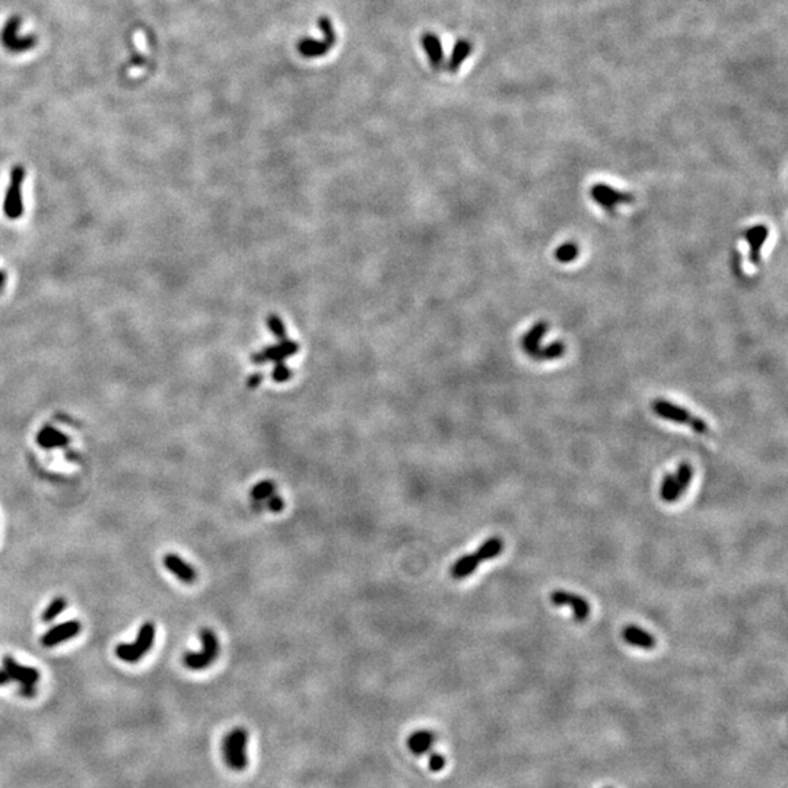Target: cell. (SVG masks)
I'll use <instances>...</instances> for the list:
<instances>
[{
    "label": "cell",
    "mask_w": 788,
    "mask_h": 788,
    "mask_svg": "<svg viewBox=\"0 0 788 788\" xmlns=\"http://www.w3.org/2000/svg\"><path fill=\"white\" fill-rule=\"evenodd\" d=\"M247 746H248V733L244 728L239 727L231 730L224 739V759L227 765L234 771H243L248 763L247 756Z\"/></svg>",
    "instance_id": "obj_1"
},
{
    "label": "cell",
    "mask_w": 788,
    "mask_h": 788,
    "mask_svg": "<svg viewBox=\"0 0 788 788\" xmlns=\"http://www.w3.org/2000/svg\"><path fill=\"white\" fill-rule=\"evenodd\" d=\"M319 28L324 35L322 39L303 38L297 44L301 56L307 58L320 57L327 54L331 50V47L336 44V31H334V27L327 16L319 18Z\"/></svg>",
    "instance_id": "obj_2"
},
{
    "label": "cell",
    "mask_w": 788,
    "mask_h": 788,
    "mask_svg": "<svg viewBox=\"0 0 788 788\" xmlns=\"http://www.w3.org/2000/svg\"><path fill=\"white\" fill-rule=\"evenodd\" d=\"M653 410L657 417L667 419V421H672L676 424H682V425H687L691 426L697 433H701V436H705L708 433L709 428L706 425L705 421H702L698 417H694L689 413L686 409L675 405V403H670L667 400H656L653 403Z\"/></svg>",
    "instance_id": "obj_3"
},
{
    "label": "cell",
    "mask_w": 788,
    "mask_h": 788,
    "mask_svg": "<svg viewBox=\"0 0 788 788\" xmlns=\"http://www.w3.org/2000/svg\"><path fill=\"white\" fill-rule=\"evenodd\" d=\"M591 197H593V201L602 206L609 215H616V206L621 203H633L635 201L634 194L626 193V191H619L614 187H610L609 184L604 183H597L590 190Z\"/></svg>",
    "instance_id": "obj_4"
},
{
    "label": "cell",
    "mask_w": 788,
    "mask_h": 788,
    "mask_svg": "<svg viewBox=\"0 0 788 788\" xmlns=\"http://www.w3.org/2000/svg\"><path fill=\"white\" fill-rule=\"evenodd\" d=\"M24 168L23 167H15L12 171V180H11V187L9 191L6 194V201H5V213L9 216V218L15 220L19 218L23 213V201H21V187H23V182H24Z\"/></svg>",
    "instance_id": "obj_5"
},
{
    "label": "cell",
    "mask_w": 788,
    "mask_h": 788,
    "mask_svg": "<svg viewBox=\"0 0 788 788\" xmlns=\"http://www.w3.org/2000/svg\"><path fill=\"white\" fill-rule=\"evenodd\" d=\"M81 629H82V625H81V622L76 621V619L58 623V625L53 626L51 629H49L47 633L42 637V644L47 648L56 647L58 644H62V642H65L68 640H72L76 635H79Z\"/></svg>",
    "instance_id": "obj_6"
},
{
    "label": "cell",
    "mask_w": 788,
    "mask_h": 788,
    "mask_svg": "<svg viewBox=\"0 0 788 788\" xmlns=\"http://www.w3.org/2000/svg\"><path fill=\"white\" fill-rule=\"evenodd\" d=\"M6 670V673L11 676L12 682H18L19 687H24V686H35V683L39 679V673L38 670L34 667H27L19 664L13 657L11 656H5L4 657V667Z\"/></svg>",
    "instance_id": "obj_7"
},
{
    "label": "cell",
    "mask_w": 788,
    "mask_h": 788,
    "mask_svg": "<svg viewBox=\"0 0 788 788\" xmlns=\"http://www.w3.org/2000/svg\"><path fill=\"white\" fill-rule=\"evenodd\" d=\"M550 602L554 603L555 606H566L569 604L573 607V612H574V619L577 622H584L588 616H590V606L587 603L585 599L573 595V593H568V591H562V590H557V591H552L550 593Z\"/></svg>",
    "instance_id": "obj_8"
},
{
    "label": "cell",
    "mask_w": 788,
    "mask_h": 788,
    "mask_svg": "<svg viewBox=\"0 0 788 788\" xmlns=\"http://www.w3.org/2000/svg\"><path fill=\"white\" fill-rule=\"evenodd\" d=\"M164 565L171 574H174L177 578H179L183 583H186V584H193L197 580L196 568L191 566L190 564H187L179 555H175V554L165 555L164 557Z\"/></svg>",
    "instance_id": "obj_9"
},
{
    "label": "cell",
    "mask_w": 788,
    "mask_h": 788,
    "mask_svg": "<svg viewBox=\"0 0 788 788\" xmlns=\"http://www.w3.org/2000/svg\"><path fill=\"white\" fill-rule=\"evenodd\" d=\"M768 234H770V229L765 225L752 227L744 232V240L747 241L749 248H751V251H749V260H751L754 266H758L761 262V248L768 239Z\"/></svg>",
    "instance_id": "obj_10"
},
{
    "label": "cell",
    "mask_w": 788,
    "mask_h": 788,
    "mask_svg": "<svg viewBox=\"0 0 788 788\" xmlns=\"http://www.w3.org/2000/svg\"><path fill=\"white\" fill-rule=\"evenodd\" d=\"M421 43H422L424 50L428 54L431 66L436 70H438L443 66V62H444V51H443L441 39L438 38V35H436L433 32H425L421 38Z\"/></svg>",
    "instance_id": "obj_11"
},
{
    "label": "cell",
    "mask_w": 788,
    "mask_h": 788,
    "mask_svg": "<svg viewBox=\"0 0 788 788\" xmlns=\"http://www.w3.org/2000/svg\"><path fill=\"white\" fill-rule=\"evenodd\" d=\"M622 638L629 645H634V647H638V648L653 649L656 647V638L652 634L645 633L644 629H641L635 625H629V626L623 628Z\"/></svg>",
    "instance_id": "obj_12"
},
{
    "label": "cell",
    "mask_w": 788,
    "mask_h": 788,
    "mask_svg": "<svg viewBox=\"0 0 788 788\" xmlns=\"http://www.w3.org/2000/svg\"><path fill=\"white\" fill-rule=\"evenodd\" d=\"M433 743H436V735L429 730H418L415 733H412V736L407 740L409 751L417 756H424L431 754Z\"/></svg>",
    "instance_id": "obj_13"
},
{
    "label": "cell",
    "mask_w": 788,
    "mask_h": 788,
    "mask_svg": "<svg viewBox=\"0 0 788 788\" xmlns=\"http://www.w3.org/2000/svg\"><path fill=\"white\" fill-rule=\"evenodd\" d=\"M37 444L43 448H62L69 444V437H66L63 432L57 431L51 426H46L38 432Z\"/></svg>",
    "instance_id": "obj_14"
},
{
    "label": "cell",
    "mask_w": 788,
    "mask_h": 788,
    "mask_svg": "<svg viewBox=\"0 0 788 788\" xmlns=\"http://www.w3.org/2000/svg\"><path fill=\"white\" fill-rule=\"evenodd\" d=\"M479 564H481V561L476 557V554L464 555V557L459 558L455 564H452L451 571H450L451 577L455 580H463V578H466V577H469V576L475 573L476 568L479 566Z\"/></svg>",
    "instance_id": "obj_15"
},
{
    "label": "cell",
    "mask_w": 788,
    "mask_h": 788,
    "mask_svg": "<svg viewBox=\"0 0 788 788\" xmlns=\"http://www.w3.org/2000/svg\"><path fill=\"white\" fill-rule=\"evenodd\" d=\"M547 330L549 324L546 322H539L526 333V336L523 338V348L530 357L540 348V341L545 338Z\"/></svg>",
    "instance_id": "obj_16"
},
{
    "label": "cell",
    "mask_w": 788,
    "mask_h": 788,
    "mask_svg": "<svg viewBox=\"0 0 788 788\" xmlns=\"http://www.w3.org/2000/svg\"><path fill=\"white\" fill-rule=\"evenodd\" d=\"M23 25V18L13 15L5 23L2 31H0V43L8 50L19 37V30Z\"/></svg>",
    "instance_id": "obj_17"
},
{
    "label": "cell",
    "mask_w": 788,
    "mask_h": 788,
    "mask_svg": "<svg viewBox=\"0 0 788 788\" xmlns=\"http://www.w3.org/2000/svg\"><path fill=\"white\" fill-rule=\"evenodd\" d=\"M153 640H155V626L151 622H146L141 626L139 629V634H137V638L133 644V647L136 648V652L139 653L142 657L149 652L153 645Z\"/></svg>",
    "instance_id": "obj_18"
},
{
    "label": "cell",
    "mask_w": 788,
    "mask_h": 788,
    "mask_svg": "<svg viewBox=\"0 0 788 788\" xmlns=\"http://www.w3.org/2000/svg\"><path fill=\"white\" fill-rule=\"evenodd\" d=\"M201 640H202V652L209 656L213 661L220 656V640L210 628L201 629Z\"/></svg>",
    "instance_id": "obj_19"
},
{
    "label": "cell",
    "mask_w": 788,
    "mask_h": 788,
    "mask_svg": "<svg viewBox=\"0 0 788 788\" xmlns=\"http://www.w3.org/2000/svg\"><path fill=\"white\" fill-rule=\"evenodd\" d=\"M504 542L500 538H490L485 543H482L476 552V557L479 561H489L492 558H497L502 554Z\"/></svg>",
    "instance_id": "obj_20"
},
{
    "label": "cell",
    "mask_w": 788,
    "mask_h": 788,
    "mask_svg": "<svg viewBox=\"0 0 788 788\" xmlns=\"http://www.w3.org/2000/svg\"><path fill=\"white\" fill-rule=\"evenodd\" d=\"M470 53V44L464 39L462 42H457L455 49H452L451 57H450V62L447 65V70L448 72H457V69L460 68V65L466 61V57Z\"/></svg>",
    "instance_id": "obj_21"
},
{
    "label": "cell",
    "mask_w": 788,
    "mask_h": 788,
    "mask_svg": "<svg viewBox=\"0 0 788 788\" xmlns=\"http://www.w3.org/2000/svg\"><path fill=\"white\" fill-rule=\"evenodd\" d=\"M564 353H565V345L562 342H555L546 348H539L533 355H531V358H535L538 361L558 360Z\"/></svg>",
    "instance_id": "obj_22"
},
{
    "label": "cell",
    "mask_w": 788,
    "mask_h": 788,
    "mask_svg": "<svg viewBox=\"0 0 788 788\" xmlns=\"http://www.w3.org/2000/svg\"><path fill=\"white\" fill-rule=\"evenodd\" d=\"M660 494H661L663 501H666V502H675V501H678V500L680 498L679 492H678V488H676L675 475H670V473H668V475L664 476L663 483H661V489H660Z\"/></svg>",
    "instance_id": "obj_23"
},
{
    "label": "cell",
    "mask_w": 788,
    "mask_h": 788,
    "mask_svg": "<svg viewBox=\"0 0 788 788\" xmlns=\"http://www.w3.org/2000/svg\"><path fill=\"white\" fill-rule=\"evenodd\" d=\"M578 254H580V247L576 243L569 241V243H564L561 247L557 248L555 259L559 263H571L578 258Z\"/></svg>",
    "instance_id": "obj_24"
},
{
    "label": "cell",
    "mask_w": 788,
    "mask_h": 788,
    "mask_svg": "<svg viewBox=\"0 0 788 788\" xmlns=\"http://www.w3.org/2000/svg\"><path fill=\"white\" fill-rule=\"evenodd\" d=\"M692 475H694V471H692L691 464H689V463H682V464L679 466L678 473L675 475V479H676V488H678V492H679V495H680V497L685 494V490L687 489L689 483H691Z\"/></svg>",
    "instance_id": "obj_25"
},
{
    "label": "cell",
    "mask_w": 788,
    "mask_h": 788,
    "mask_svg": "<svg viewBox=\"0 0 788 788\" xmlns=\"http://www.w3.org/2000/svg\"><path fill=\"white\" fill-rule=\"evenodd\" d=\"M68 607V600L65 597H56L43 612V622L50 623L53 622L58 615L63 614Z\"/></svg>",
    "instance_id": "obj_26"
},
{
    "label": "cell",
    "mask_w": 788,
    "mask_h": 788,
    "mask_svg": "<svg viewBox=\"0 0 788 788\" xmlns=\"http://www.w3.org/2000/svg\"><path fill=\"white\" fill-rule=\"evenodd\" d=\"M276 494V485L272 481L259 482L251 489V497L254 501H263L269 500L272 495Z\"/></svg>",
    "instance_id": "obj_27"
},
{
    "label": "cell",
    "mask_w": 788,
    "mask_h": 788,
    "mask_svg": "<svg viewBox=\"0 0 788 788\" xmlns=\"http://www.w3.org/2000/svg\"><path fill=\"white\" fill-rule=\"evenodd\" d=\"M115 656L126 663H136L142 659V656L136 652L133 644H118L115 647Z\"/></svg>",
    "instance_id": "obj_28"
},
{
    "label": "cell",
    "mask_w": 788,
    "mask_h": 788,
    "mask_svg": "<svg viewBox=\"0 0 788 788\" xmlns=\"http://www.w3.org/2000/svg\"><path fill=\"white\" fill-rule=\"evenodd\" d=\"M428 765H429V770L432 773H440V771H443V768L445 766V759L441 754H431Z\"/></svg>",
    "instance_id": "obj_29"
},
{
    "label": "cell",
    "mask_w": 788,
    "mask_h": 788,
    "mask_svg": "<svg viewBox=\"0 0 788 788\" xmlns=\"http://www.w3.org/2000/svg\"><path fill=\"white\" fill-rule=\"evenodd\" d=\"M267 507H269V509H272L273 512H281V511L285 508V502H284V500H282L281 497H278V495L274 494V495H272V497L269 498Z\"/></svg>",
    "instance_id": "obj_30"
},
{
    "label": "cell",
    "mask_w": 788,
    "mask_h": 788,
    "mask_svg": "<svg viewBox=\"0 0 788 788\" xmlns=\"http://www.w3.org/2000/svg\"><path fill=\"white\" fill-rule=\"evenodd\" d=\"M9 683H12L11 676L6 673L5 668H0V686H6Z\"/></svg>",
    "instance_id": "obj_31"
},
{
    "label": "cell",
    "mask_w": 788,
    "mask_h": 788,
    "mask_svg": "<svg viewBox=\"0 0 788 788\" xmlns=\"http://www.w3.org/2000/svg\"><path fill=\"white\" fill-rule=\"evenodd\" d=\"M2 281H4V278H2V273H0V284H2Z\"/></svg>",
    "instance_id": "obj_32"
}]
</instances>
